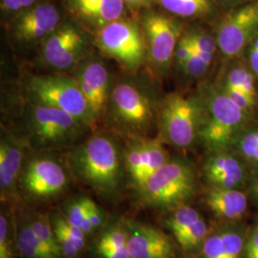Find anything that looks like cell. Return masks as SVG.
<instances>
[{"label":"cell","mask_w":258,"mask_h":258,"mask_svg":"<svg viewBox=\"0 0 258 258\" xmlns=\"http://www.w3.org/2000/svg\"><path fill=\"white\" fill-rule=\"evenodd\" d=\"M247 231L236 223L212 230L196 258H243Z\"/></svg>","instance_id":"cell-17"},{"label":"cell","mask_w":258,"mask_h":258,"mask_svg":"<svg viewBox=\"0 0 258 258\" xmlns=\"http://www.w3.org/2000/svg\"><path fill=\"white\" fill-rule=\"evenodd\" d=\"M92 198L86 195H77L67 199L59 208L66 219L80 228L88 236H94L95 231L89 220V204Z\"/></svg>","instance_id":"cell-25"},{"label":"cell","mask_w":258,"mask_h":258,"mask_svg":"<svg viewBox=\"0 0 258 258\" xmlns=\"http://www.w3.org/2000/svg\"><path fill=\"white\" fill-rule=\"evenodd\" d=\"M124 3H127L129 5H135L136 4V0H123Z\"/></svg>","instance_id":"cell-42"},{"label":"cell","mask_w":258,"mask_h":258,"mask_svg":"<svg viewBox=\"0 0 258 258\" xmlns=\"http://www.w3.org/2000/svg\"><path fill=\"white\" fill-rule=\"evenodd\" d=\"M188 34L192 42L194 51L205 52L214 55L217 48V42L215 37H212L208 33L202 31H194L189 32Z\"/></svg>","instance_id":"cell-32"},{"label":"cell","mask_w":258,"mask_h":258,"mask_svg":"<svg viewBox=\"0 0 258 258\" xmlns=\"http://www.w3.org/2000/svg\"><path fill=\"white\" fill-rule=\"evenodd\" d=\"M144 36L148 55L153 65L166 70L174 58L176 45L180 38L178 25L160 14H150L144 19Z\"/></svg>","instance_id":"cell-12"},{"label":"cell","mask_w":258,"mask_h":258,"mask_svg":"<svg viewBox=\"0 0 258 258\" xmlns=\"http://www.w3.org/2000/svg\"><path fill=\"white\" fill-rule=\"evenodd\" d=\"M110 217L99 204L91 199L89 204V220L92 225L95 234L102 229L105 224L109 221Z\"/></svg>","instance_id":"cell-36"},{"label":"cell","mask_w":258,"mask_h":258,"mask_svg":"<svg viewBox=\"0 0 258 258\" xmlns=\"http://www.w3.org/2000/svg\"><path fill=\"white\" fill-rule=\"evenodd\" d=\"M132 258H177L175 244L155 226L124 218Z\"/></svg>","instance_id":"cell-14"},{"label":"cell","mask_w":258,"mask_h":258,"mask_svg":"<svg viewBox=\"0 0 258 258\" xmlns=\"http://www.w3.org/2000/svg\"><path fill=\"white\" fill-rule=\"evenodd\" d=\"M35 1L36 0H21L22 7L23 8H29V7H31L35 3Z\"/></svg>","instance_id":"cell-40"},{"label":"cell","mask_w":258,"mask_h":258,"mask_svg":"<svg viewBox=\"0 0 258 258\" xmlns=\"http://www.w3.org/2000/svg\"><path fill=\"white\" fill-rule=\"evenodd\" d=\"M112 112L120 128L131 133L148 130L153 120V106L148 95L135 84L118 83L111 94Z\"/></svg>","instance_id":"cell-10"},{"label":"cell","mask_w":258,"mask_h":258,"mask_svg":"<svg viewBox=\"0 0 258 258\" xmlns=\"http://www.w3.org/2000/svg\"><path fill=\"white\" fill-rule=\"evenodd\" d=\"M28 221L34 232L41 242L57 257L62 258L61 252L55 239V232L50 220L49 213L41 212H25Z\"/></svg>","instance_id":"cell-28"},{"label":"cell","mask_w":258,"mask_h":258,"mask_svg":"<svg viewBox=\"0 0 258 258\" xmlns=\"http://www.w3.org/2000/svg\"><path fill=\"white\" fill-rule=\"evenodd\" d=\"M166 213L164 227L170 232L174 240L192 227L203 216L198 210L189 205L179 207Z\"/></svg>","instance_id":"cell-27"},{"label":"cell","mask_w":258,"mask_h":258,"mask_svg":"<svg viewBox=\"0 0 258 258\" xmlns=\"http://www.w3.org/2000/svg\"><path fill=\"white\" fill-rule=\"evenodd\" d=\"M254 76L249 68L243 65H234L227 72L221 84L245 93L249 99L256 102Z\"/></svg>","instance_id":"cell-29"},{"label":"cell","mask_w":258,"mask_h":258,"mask_svg":"<svg viewBox=\"0 0 258 258\" xmlns=\"http://www.w3.org/2000/svg\"><path fill=\"white\" fill-rule=\"evenodd\" d=\"M205 206L217 218L236 223L248 211V196L241 188L210 187L203 197Z\"/></svg>","instance_id":"cell-20"},{"label":"cell","mask_w":258,"mask_h":258,"mask_svg":"<svg viewBox=\"0 0 258 258\" xmlns=\"http://www.w3.org/2000/svg\"><path fill=\"white\" fill-rule=\"evenodd\" d=\"M2 205V204H1ZM13 210L7 205L1 206L0 213V258H17L16 218Z\"/></svg>","instance_id":"cell-26"},{"label":"cell","mask_w":258,"mask_h":258,"mask_svg":"<svg viewBox=\"0 0 258 258\" xmlns=\"http://www.w3.org/2000/svg\"><path fill=\"white\" fill-rule=\"evenodd\" d=\"M24 165V146L10 133L2 134L0 141V195L1 204L14 211L20 202L19 184Z\"/></svg>","instance_id":"cell-13"},{"label":"cell","mask_w":258,"mask_h":258,"mask_svg":"<svg viewBox=\"0 0 258 258\" xmlns=\"http://www.w3.org/2000/svg\"><path fill=\"white\" fill-rule=\"evenodd\" d=\"M234 146L241 157L251 164L258 165V127L245 129Z\"/></svg>","instance_id":"cell-31"},{"label":"cell","mask_w":258,"mask_h":258,"mask_svg":"<svg viewBox=\"0 0 258 258\" xmlns=\"http://www.w3.org/2000/svg\"><path fill=\"white\" fill-rule=\"evenodd\" d=\"M258 36V3L231 11L219 23L216 42L222 55L233 59L241 55Z\"/></svg>","instance_id":"cell-9"},{"label":"cell","mask_w":258,"mask_h":258,"mask_svg":"<svg viewBox=\"0 0 258 258\" xmlns=\"http://www.w3.org/2000/svg\"><path fill=\"white\" fill-rule=\"evenodd\" d=\"M71 173L105 201L121 195L126 176L123 149L117 140L99 133L75 148L68 157Z\"/></svg>","instance_id":"cell-1"},{"label":"cell","mask_w":258,"mask_h":258,"mask_svg":"<svg viewBox=\"0 0 258 258\" xmlns=\"http://www.w3.org/2000/svg\"><path fill=\"white\" fill-rule=\"evenodd\" d=\"M203 119L198 140L209 152L230 149L247 128L249 116L231 101L220 85L200 97Z\"/></svg>","instance_id":"cell-3"},{"label":"cell","mask_w":258,"mask_h":258,"mask_svg":"<svg viewBox=\"0 0 258 258\" xmlns=\"http://www.w3.org/2000/svg\"><path fill=\"white\" fill-rule=\"evenodd\" d=\"M202 119L200 98L169 94L160 107V138L174 148H190L198 140Z\"/></svg>","instance_id":"cell-4"},{"label":"cell","mask_w":258,"mask_h":258,"mask_svg":"<svg viewBox=\"0 0 258 258\" xmlns=\"http://www.w3.org/2000/svg\"><path fill=\"white\" fill-rule=\"evenodd\" d=\"M83 96L89 103L95 117L103 110L108 100V72L100 61H89L83 65L75 78Z\"/></svg>","instance_id":"cell-19"},{"label":"cell","mask_w":258,"mask_h":258,"mask_svg":"<svg viewBox=\"0 0 258 258\" xmlns=\"http://www.w3.org/2000/svg\"><path fill=\"white\" fill-rule=\"evenodd\" d=\"M82 124L72 115L59 108L35 103L29 112L28 127L35 148H66L79 138Z\"/></svg>","instance_id":"cell-7"},{"label":"cell","mask_w":258,"mask_h":258,"mask_svg":"<svg viewBox=\"0 0 258 258\" xmlns=\"http://www.w3.org/2000/svg\"><path fill=\"white\" fill-rule=\"evenodd\" d=\"M62 258H78L88 247V235L66 219L59 209L49 213Z\"/></svg>","instance_id":"cell-22"},{"label":"cell","mask_w":258,"mask_h":258,"mask_svg":"<svg viewBox=\"0 0 258 258\" xmlns=\"http://www.w3.org/2000/svg\"><path fill=\"white\" fill-rule=\"evenodd\" d=\"M167 12L183 18L200 17L211 11L210 0H159Z\"/></svg>","instance_id":"cell-30"},{"label":"cell","mask_w":258,"mask_h":258,"mask_svg":"<svg viewBox=\"0 0 258 258\" xmlns=\"http://www.w3.org/2000/svg\"><path fill=\"white\" fill-rule=\"evenodd\" d=\"M146 1H148V0H136V4H143Z\"/></svg>","instance_id":"cell-43"},{"label":"cell","mask_w":258,"mask_h":258,"mask_svg":"<svg viewBox=\"0 0 258 258\" xmlns=\"http://www.w3.org/2000/svg\"><path fill=\"white\" fill-rule=\"evenodd\" d=\"M253 196H254V199L256 201V203L258 204V179H256L255 183L253 184Z\"/></svg>","instance_id":"cell-41"},{"label":"cell","mask_w":258,"mask_h":258,"mask_svg":"<svg viewBox=\"0 0 258 258\" xmlns=\"http://www.w3.org/2000/svg\"><path fill=\"white\" fill-rule=\"evenodd\" d=\"M70 176L62 164L50 156L31 158L19 178L20 199L26 204L41 205L56 200L67 191Z\"/></svg>","instance_id":"cell-5"},{"label":"cell","mask_w":258,"mask_h":258,"mask_svg":"<svg viewBox=\"0 0 258 258\" xmlns=\"http://www.w3.org/2000/svg\"><path fill=\"white\" fill-rule=\"evenodd\" d=\"M80 13L104 26L119 20L123 13V0H76Z\"/></svg>","instance_id":"cell-24"},{"label":"cell","mask_w":258,"mask_h":258,"mask_svg":"<svg viewBox=\"0 0 258 258\" xmlns=\"http://www.w3.org/2000/svg\"><path fill=\"white\" fill-rule=\"evenodd\" d=\"M83 34L72 26L56 28L46 37L42 55L47 64L63 70L72 67L84 50Z\"/></svg>","instance_id":"cell-16"},{"label":"cell","mask_w":258,"mask_h":258,"mask_svg":"<svg viewBox=\"0 0 258 258\" xmlns=\"http://www.w3.org/2000/svg\"><path fill=\"white\" fill-rule=\"evenodd\" d=\"M202 172L210 187L241 188L247 180V168L243 161L230 149L209 152Z\"/></svg>","instance_id":"cell-15"},{"label":"cell","mask_w":258,"mask_h":258,"mask_svg":"<svg viewBox=\"0 0 258 258\" xmlns=\"http://www.w3.org/2000/svg\"><path fill=\"white\" fill-rule=\"evenodd\" d=\"M211 65L208 64L202 57L197 54H194L189 56V58L184 62L181 69L184 71L185 75L192 78H200L206 74L208 68Z\"/></svg>","instance_id":"cell-34"},{"label":"cell","mask_w":258,"mask_h":258,"mask_svg":"<svg viewBox=\"0 0 258 258\" xmlns=\"http://www.w3.org/2000/svg\"><path fill=\"white\" fill-rule=\"evenodd\" d=\"M91 258H132L124 217L110 218L88 245Z\"/></svg>","instance_id":"cell-18"},{"label":"cell","mask_w":258,"mask_h":258,"mask_svg":"<svg viewBox=\"0 0 258 258\" xmlns=\"http://www.w3.org/2000/svg\"><path fill=\"white\" fill-rule=\"evenodd\" d=\"M1 7L5 11H19L23 9L21 0H1Z\"/></svg>","instance_id":"cell-39"},{"label":"cell","mask_w":258,"mask_h":258,"mask_svg":"<svg viewBox=\"0 0 258 258\" xmlns=\"http://www.w3.org/2000/svg\"><path fill=\"white\" fill-rule=\"evenodd\" d=\"M129 184L136 194L171 158L161 138L137 139L123 149Z\"/></svg>","instance_id":"cell-11"},{"label":"cell","mask_w":258,"mask_h":258,"mask_svg":"<svg viewBox=\"0 0 258 258\" xmlns=\"http://www.w3.org/2000/svg\"><path fill=\"white\" fill-rule=\"evenodd\" d=\"M59 13L51 4H41L24 13L17 21L15 37L22 41L47 37L57 28Z\"/></svg>","instance_id":"cell-21"},{"label":"cell","mask_w":258,"mask_h":258,"mask_svg":"<svg viewBox=\"0 0 258 258\" xmlns=\"http://www.w3.org/2000/svg\"><path fill=\"white\" fill-rule=\"evenodd\" d=\"M102 53L116 59L128 70H135L148 52L145 36L133 22L116 20L102 26L98 34Z\"/></svg>","instance_id":"cell-8"},{"label":"cell","mask_w":258,"mask_h":258,"mask_svg":"<svg viewBox=\"0 0 258 258\" xmlns=\"http://www.w3.org/2000/svg\"><path fill=\"white\" fill-rule=\"evenodd\" d=\"M219 85L221 86L222 89L225 91V93L229 96V98L231 99L232 102H234L237 106H239L240 108L244 112L249 114V116L251 115L256 102L252 101L251 99H249L245 93H243L240 90L225 86L221 83Z\"/></svg>","instance_id":"cell-33"},{"label":"cell","mask_w":258,"mask_h":258,"mask_svg":"<svg viewBox=\"0 0 258 258\" xmlns=\"http://www.w3.org/2000/svg\"><path fill=\"white\" fill-rule=\"evenodd\" d=\"M27 89L35 103L65 111L83 125L91 124L96 119L75 79L60 75L37 76L29 80Z\"/></svg>","instance_id":"cell-6"},{"label":"cell","mask_w":258,"mask_h":258,"mask_svg":"<svg viewBox=\"0 0 258 258\" xmlns=\"http://www.w3.org/2000/svg\"><path fill=\"white\" fill-rule=\"evenodd\" d=\"M197 190L194 165L184 158H170L136 192L138 204L148 210L168 212L189 205Z\"/></svg>","instance_id":"cell-2"},{"label":"cell","mask_w":258,"mask_h":258,"mask_svg":"<svg viewBox=\"0 0 258 258\" xmlns=\"http://www.w3.org/2000/svg\"><path fill=\"white\" fill-rule=\"evenodd\" d=\"M17 246L21 258H59L41 242L31 228L25 213L16 220Z\"/></svg>","instance_id":"cell-23"},{"label":"cell","mask_w":258,"mask_h":258,"mask_svg":"<svg viewBox=\"0 0 258 258\" xmlns=\"http://www.w3.org/2000/svg\"><path fill=\"white\" fill-rule=\"evenodd\" d=\"M223 1H227V2H231V1H236V0H223Z\"/></svg>","instance_id":"cell-44"},{"label":"cell","mask_w":258,"mask_h":258,"mask_svg":"<svg viewBox=\"0 0 258 258\" xmlns=\"http://www.w3.org/2000/svg\"><path fill=\"white\" fill-rule=\"evenodd\" d=\"M194 54V46L188 33H185L182 37H180L174 53V59L176 63L180 68L184 62L189 58V56Z\"/></svg>","instance_id":"cell-35"},{"label":"cell","mask_w":258,"mask_h":258,"mask_svg":"<svg viewBox=\"0 0 258 258\" xmlns=\"http://www.w3.org/2000/svg\"><path fill=\"white\" fill-rule=\"evenodd\" d=\"M249 65L253 74L258 77V36L249 46Z\"/></svg>","instance_id":"cell-38"},{"label":"cell","mask_w":258,"mask_h":258,"mask_svg":"<svg viewBox=\"0 0 258 258\" xmlns=\"http://www.w3.org/2000/svg\"><path fill=\"white\" fill-rule=\"evenodd\" d=\"M243 258H258V224L247 231Z\"/></svg>","instance_id":"cell-37"}]
</instances>
